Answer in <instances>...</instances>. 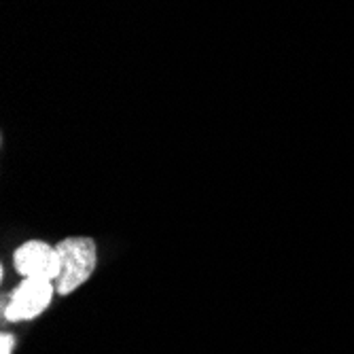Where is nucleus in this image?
Segmentation results:
<instances>
[{
  "mask_svg": "<svg viewBox=\"0 0 354 354\" xmlns=\"http://www.w3.org/2000/svg\"><path fill=\"white\" fill-rule=\"evenodd\" d=\"M62 274L57 278V291L62 295L73 293L95 270V244L91 238H66L57 244Z\"/></svg>",
  "mask_w": 354,
  "mask_h": 354,
  "instance_id": "obj_1",
  "label": "nucleus"
},
{
  "mask_svg": "<svg viewBox=\"0 0 354 354\" xmlns=\"http://www.w3.org/2000/svg\"><path fill=\"white\" fill-rule=\"evenodd\" d=\"M13 263H15V270L24 278L57 280L62 274L57 246H49L47 242H41V240L21 244L13 254Z\"/></svg>",
  "mask_w": 354,
  "mask_h": 354,
  "instance_id": "obj_2",
  "label": "nucleus"
},
{
  "mask_svg": "<svg viewBox=\"0 0 354 354\" xmlns=\"http://www.w3.org/2000/svg\"><path fill=\"white\" fill-rule=\"evenodd\" d=\"M53 297L51 280L41 278H26L9 297V304L5 306V318L19 323V320L37 318Z\"/></svg>",
  "mask_w": 354,
  "mask_h": 354,
  "instance_id": "obj_3",
  "label": "nucleus"
},
{
  "mask_svg": "<svg viewBox=\"0 0 354 354\" xmlns=\"http://www.w3.org/2000/svg\"><path fill=\"white\" fill-rule=\"evenodd\" d=\"M13 346H15V337L9 333H3V337H0V354H11Z\"/></svg>",
  "mask_w": 354,
  "mask_h": 354,
  "instance_id": "obj_4",
  "label": "nucleus"
}]
</instances>
